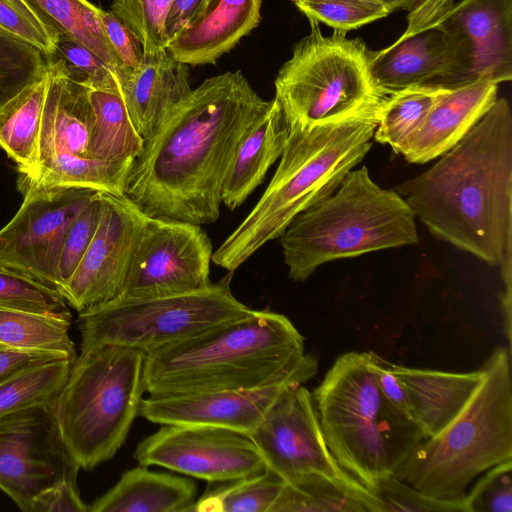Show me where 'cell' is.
<instances>
[{
	"label": "cell",
	"mask_w": 512,
	"mask_h": 512,
	"mask_svg": "<svg viewBox=\"0 0 512 512\" xmlns=\"http://www.w3.org/2000/svg\"><path fill=\"white\" fill-rule=\"evenodd\" d=\"M100 216L101 198L98 191L77 215L65 235L59 261L60 293L88 249Z\"/></svg>",
	"instance_id": "cell-42"
},
{
	"label": "cell",
	"mask_w": 512,
	"mask_h": 512,
	"mask_svg": "<svg viewBox=\"0 0 512 512\" xmlns=\"http://www.w3.org/2000/svg\"><path fill=\"white\" fill-rule=\"evenodd\" d=\"M389 367L409 396L414 422L424 439L438 435L461 413L485 375L482 366L467 373Z\"/></svg>",
	"instance_id": "cell-24"
},
{
	"label": "cell",
	"mask_w": 512,
	"mask_h": 512,
	"mask_svg": "<svg viewBox=\"0 0 512 512\" xmlns=\"http://www.w3.org/2000/svg\"><path fill=\"white\" fill-rule=\"evenodd\" d=\"M374 494L382 512H469L463 499H440L429 496L392 475L383 480Z\"/></svg>",
	"instance_id": "cell-41"
},
{
	"label": "cell",
	"mask_w": 512,
	"mask_h": 512,
	"mask_svg": "<svg viewBox=\"0 0 512 512\" xmlns=\"http://www.w3.org/2000/svg\"><path fill=\"white\" fill-rule=\"evenodd\" d=\"M100 19L105 36L121 63L120 73L138 68L143 48L137 36L111 11L102 10Z\"/></svg>",
	"instance_id": "cell-44"
},
{
	"label": "cell",
	"mask_w": 512,
	"mask_h": 512,
	"mask_svg": "<svg viewBox=\"0 0 512 512\" xmlns=\"http://www.w3.org/2000/svg\"><path fill=\"white\" fill-rule=\"evenodd\" d=\"M47 64L40 50L0 31V110L42 77Z\"/></svg>",
	"instance_id": "cell-35"
},
{
	"label": "cell",
	"mask_w": 512,
	"mask_h": 512,
	"mask_svg": "<svg viewBox=\"0 0 512 512\" xmlns=\"http://www.w3.org/2000/svg\"><path fill=\"white\" fill-rule=\"evenodd\" d=\"M416 216L396 191L377 185L363 166L330 196L298 214L279 237L289 277L308 279L324 263L417 244Z\"/></svg>",
	"instance_id": "cell-6"
},
{
	"label": "cell",
	"mask_w": 512,
	"mask_h": 512,
	"mask_svg": "<svg viewBox=\"0 0 512 512\" xmlns=\"http://www.w3.org/2000/svg\"><path fill=\"white\" fill-rule=\"evenodd\" d=\"M289 134L290 123L274 97L238 144L222 191V203L228 209L240 207L263 182L270 167L280 159Z\"/></svg>",
	"instance_id": "cell-25"
},
{
	"label": "cell",
	"mask_w": 512,
	"mask_h": 512,
	"mask_svg": "<svg viewBox=\"0 0 512 512\" xmlns=\"http://www.w3.org/2000/svg\"><path fill=\"white\" fill-rule=\"evenodd\" d=\"M133 457L140 465L164 467L208 483L266 469L247 434L205 425H161L136 446Z\"/></svg>",
	"instance_id": "cell-15"
},
{
	"label": "cell",
	"mask_w": 512,
	"mask_h": 512,
	"mask_svg": "<svg viewBox=\"0 0 512 512\" xmlns=\"http://www.w3.org/2000/svg\"><path fill=\"white\" fill-rule=\"evenodd\" d=\"M0 347H4V346H0Z\"/></svg>",
	"instance_id": "cell-50"
},
{
	"label": "cell",
	"mask_w": 512,
	"mask_h": 512,
	"mask_svg": "<svg viewBox=\"0 0 512 512\" xmlns=\"http://www.w3.org/2000/svg\"><path fill=\"white\" fill-rule=\"evenodd\" d=\"M270 104L241 71L206 79L144 140L125 195L149 217L214 223L238 144Z\"/></svg>",
	"instance_id": "cell-1"
},
{
	"label": "cell",
	"mask_w": 512,
	"mask_h": 512,
	"mask_svg": "<svg viewBox=\"0 0 512 512\" xmlns=\"http://www.w3.org/2000/svg\"><path fill=\"white\" fill-rule=\"evenodd\" d=\"M67 302L55 289L12 270L0 268V306L35 313L66 314Z\"/></svg>",
	"instance_id": "cell-39"
},
{
	"label": "cell",
	"mask_w": 512,
	"mask_h": 512,
	"mask_svg": "<svg viewBox=\"0 0 512 512\" xmlns=\"http://www.w3.org/2000/svg\"><path fill=\"white\" fill-rule=\"evenodd\" d=\"M145 353L120 345L81 351L50 403L62 440L80 466L110 460L125 442L145 392Z\"/></svg>",
	"instance_id": "cell-8"
},
{
	"label": "cell",
	"mask_w": 512,
	"mask_h": 512,
	"mask_svg": "<svg viewBox=\"0 0 512 512\" xmlns=\"http://www.w3.org/2000/svg\"><path fill=\"white\" fill-rule=\"evenodd\" d=\"M196 496L193 480L139 464L125 471L89 512H192Z\"/></svg>",
	"instance_id": "cell-26"
},
{
	"label": "cell",
	"mask_w": 512,
	"mask_h": 512,
	"mask_svg": "<svg viewBox=\"0 0 512 512\" xmlns=\"http://www.w3.org/2000/svg\"><path fill=\"white\" fill-rule=\"evenodd\" d=\"M396 191L437 238L499 265L512 255V111L505 98Z\"/></svg>",
	"instance_id": "cell-2"
},
{
	"label": "cell",
	"mask_w": 512,
	"mask_h": 512,
	"mask_svg": "<svg viewBox=\"0 0 512 512\" xmlns=\"http://www.w3.org/2000/svg\"><path fill=\"white\" fill-rule=\"evenodd\" d=\"M48 86L47 69L0 110V146L18 165L20 176L36 165L37 141Z\"/></svg>",
	"instance_id": "cell-28"
},
{
	"label": "cell",
	"mask_w": 512,
	"mask_h": 512,
	"mask_svg": "<svg viewBox=\"0 0 512 512\" xmlns=\"http://www.w3.org/2000/svg\"><path fill=\"white\" fill-rule=\"evenodd\" d=\"M62 358L72 357L46 350L0 347V384L28 369Z\"/></svg>",
	"instance_id": "cell-46"
},
{
	"label": "cell",
	"mask_w": 512,
	"mask_h": 512,
	"mask_svg": "<svg viewBox=\"0 0 512 512\" xmlns=\"http://www.w3.org/2000/svg\"><path fill=\"white\" fill-rule=\"evenodd\" d=\"M48 86L37 141L36 165L20 176L18 187H85L125 194L134 159L118 162L92 157L94 114L88 88L48 61Z\"/></svg>",
	"instance_id": "cell-11"
},
{
	"label": "cell",
	"mask_w": 512,
	"mask_h": 512,
	"mask_svg": "<svg viewBox=\"0 0 512 512\" xmlns=\"http://www.w3.org/2000/svg\"><path fill=\"white\" fill-rule=\"evenodd\" d=\"M455 0H423L408 12V25L392 45L370 52V75L382 97L404 88L437 83L460 64V44L444 24Z\"/></svg>",
	"instance_id": "cell-17"
},
{
	"label": "cell",
	"mask_w": 512,
	"mask_h": 512,
	"mask_svg": "<svg viewBox=\"0 0 512 512\" xmlns=\"http://www.w3.org/2000/svg\"><path fill=\"white\" fill-rule=\"evenodd\" d=\"M71 314H45L0 306V346L53 351L75 358Z\"/></svg>",
	"instance_id": "cell-32"
},
{
	"label": "cell",
	"mask_w": 512,
	"mask_h": 512,
	"mask_svg": "<svg viewBox=\"0 0 512 512\" xmlns=\"http://www.w3.org/2000/svg\"><path fill=\"white\" fill-rule=\"evenodd\" d=\"M448 88L426 83L384 96L376 111L374 139L397 154L417 132L438 98Z\"/></svg>",
	"instance_id": "cell-30"
},
{
	"label": "cell",
	"mask_w": 512,
	"mask_h": 512,
	"mask_svg": "<svg viewBox=\"0 0 512 512\" xmlns=\"http://www.w3.org/2000/svg\"><path fill=\"white\" fill-rule=\"evenodd\" d=\"M481 475L465 495L469 512H512V459Z\"/></svg>",
	"instance_id": "cell-43"
},
{
	"label": "cell",
	"mask_w": 512,
	"mask_h": 512,
	"mask_svg": "<svg viewBox=\"0 0 512 512\" xmlns=\"http://www.w3.org/2000/svg\"><path fill=\"white\" fill-rule=\"evenodd\" d=\"M100 198L97 230L61 291L78 312L121 296L145 218L125 194L100 191Z\"/></svg>",
	"instance_id": "cell-18"
},
{
	"label": "cell",
	"mask_w": 512,
	"mask_h": 512,
	"mask_svg": "<svg viewBox=\"0 0 512 512\" xmlns=\"http://www.w3.org/2000/svg\"><path fill=\"white\" fill-rule=\"evenodd\" d=\"M88 97L94 114L92 157L108 162L135 159L144 140L132 124L120 90L88 88Z\"/></svg>",
	"instance_id": "cell-29"
},
{
	"label": "cell",
	"mask_w": 512,
	"mask_h": 512,
	"mask_svg": "<svg viewBox=\"0 0 512 512\" xmlns=\"http://www.w3.org/2000/svg\"><path fill=\"white\" fill-rule=\"evenodd\" d=\"M378 105L339 121L290 125L269 185L249 214L213 251L212 262L234 272L261 247L279 238L298 214L335 192L372 147Z\"/></svg>",
	"instance_id": "cell-4"
},
{
	"label": "cell",
	"mask_w": 512,
	"mask_h": 512,
	"mask_svg": "<svg viewBox=\"0 0 512 512\" xmlns=\"http://www.w3.org/2000/svg\"><path fill=\"white\" fill-rule=\"evenodd\" d=\"M59 36L72 38L100 57L117 74L121 63L109 44L100 19L102 9L88 0H25Z\"/></svg>",
	"instance_id": "cell-31"
},
{
	"label": "cell",
	"mask_w": 512,
	"mask_h": 512,
	"mask_svg": "<svg viewBox=\"0 0 512 512\" xmlns=\"http://www.w3.org/2000/svg\"><path fill=\"white\" fill-rule=\"evenodd\" d=\"M460 44V64L436 83L446 88L478 79L497 84L512 79V0H461L444 17Z\"/></svg>",
	"instance_id": "cell-19"
},
{
	"label": "cell",
	"mask_w": 512,
	"mask_h": 512,
	"mask_svg": "<svg viewBox=\"0 0 512 512\" xmlns=\"http://www.w3.org/2000/svg\"><path fill=\"white\" fill-rule=\"evenodd\" d=\"M117 78L129 117L143 140L192 91L189 66L174 59L167 49L143 53L138 68Z\"/></svg>",
	"instance_id": "cell-22"
},
{
	"label": "cell",
	"mask_w": 512,
	"mask_h": 512,
	"mask_svg": "<svg viewBox=\"0 0 512 512\" xmlns=\"http://www.w3.org/2000/svg\"><path fill=\"white\" fill-rule=\"evenodd\" d=\"M295 6L318 23L348 32L390 14L372 0H291Z\"/></svg>",
	"instance_id": "cell-38"
},
{
	"label": "cell",
	"mask_w": 512,
	"mask_h": 512,
	"mask_svg": "<svg viewBox=\"0 0 512 512\" xmlns=\"http://www.w3.org/2000/svg\"><path fill=\"white\" fill-rule=\"evenodd\" d=\"M373 352L340 355L312 394L338 464L374 493L424 440L419 427L381 392Z\"/></svg>",
	"instance_id": "cell-5"
},
{
	"label": "cell",
	"mask_w": 512,
	"mask_h": 512,
	"mask_svg": "<svg viewBox=\"0 0 512 512\" xmlns=\"http://www.w3.org/2000/svg\"><path fill=\"white\" fill-rule=\"evenodd\" d=\"M308 20L310 33L294 44L275 78L274 97L290 125L339 121L378 104L383 97L371 79L365 42L338 29L324 36L319 23Z\"/></svg>",
	"instance_id": "cell-9"
},
{
	"label": "cell",
	"mask_w": 512,
	"mask_h": 512,
	"mask_svg": "<svg viewBox=\"0 0 512 512\" xmlns=\"http://www.w3.org/2000/svg\"><path fill=\"white\" fill-rule=\"evenodd\" d=\"M308 380L296 375L248 389L149 394L142 400L139 414L160 425L214 426L249 435L288 386Z\"/></svg>",
	"instance_id": "cell-20"
},
{
	"label": "cell",
	"mask_w": 512,
	"mask_h": 512,
	"mask_svg": "<svg viewBox=\"0 0 512 512\" xmlns=\"http://www.w3.org/2000/svg\"><path fill=\"white\" fill-rule=\"evenodd\" d=\"M74 359L49 361L1 383L0 416L50 404L65 383Z\"/></svg>",
	"instance_id": "cell-34"
},
{
	"label": "cell",
	"mask_w": 512,
	"mask_h": 512,
	"mask_svg": "<svg viewBox=\"0 0 512 512\" xmlns=\"http://www.w3.org/2000/svg\"><path fill=\"white\" fill-rule=\"evenodd\" d=\"M285 485L275 472L264 471L241 478L209 483L192 512H270Z\"/></svg>",
	"instance_id": "cell-33"
},
{
	"label": "cell",
	"mask_w": 512,
	"mask_h": 512,
	"mask_svg": "<svg viewBox=\"0 0 512 512\" xmlns=\"http://www.w3.org/2000/svg\"><path fill=\"white\" fill-rule=\"evenodd\" d=\"M0 31L37 48L47 58L59 37L25 0H0Z\"/></svg>",
	"instance_id": "cell-40"
},
{
	"label": "cell",
	"mask_w": 512,
	"mask_h": 512,
	"mask_svg": "<svg viewBox=\"0 0 512 512\" xmlns=\"http://www.w3.org/2000/svg\"><path fill=\"white\" fill-rule=\"evenodd\" d=\"M270 512H382V507L360 482L310 473L285 481Z\"/></svg>",
	"instance_id": "cell-27"
},
{
	"label": "cell",
	"mask_w": 512,
	"mask_h": 512,
	"mask_svg": "<svg viewBox=\"0 0 512 512\" xmlns=\"http://www.w3.org/2000/svg\"><path fill=\"white\" fill-rule=\"evenodd\" d=\"M461 413L438 435L421 441L395 476L435 498L463 499L489 468L512 459L511 351L497 347Z\"/></svg>",
	"instance_id": "cell-7"
},
{
	"label": "cell",
	"mask_w": 512,
	"mask_h": 512,
	"mask_svg": "<svg viewBox=\"0 0 512 512\" xmlns=\"http://www.w3.org/2000/svg\"><path fill=\"white\" fill-rule=\"evenodd\" d=\"M202 0H173L165 28L167 45L186 25Z\"/></svg>",
	"instance_id": "cell-48"
},
{
	"label": "cell",
	"mask_w": 512,
	"mask_h": 512,
	"mask_svg": "<svg viewBox=\"0 0 512 512\" xmlns=\"http://www.w3.org/2000/svg\"><path fill=\"white\" fill-rule=\"evenodd\" d=\"M19 190L24 196L22 205L0 229V268L60 293L59 261L65 235L98 190L71 186H24Z\"/></svg>",
	"instance_id": "cell-12"
},
{
	"label": "cell",
	"mask_w": 512,
	"mask_h": 512,
	"mask_svg": "<svg viewBox=\"0 0 512 512\" xmlns=\"http://www.w3.org/2000/svg\"><path fill=\"white\" fill-rule=\"evenodd\" d=\"M498 84L489 79L448 88L435 102L402 155L426 163L456 145L497 99Z\"/></svg>",
	"instance_id": "cell-23"
},
{
	"label": "cell",
	"mask_w": 512,
	"mask_h": 512,
	"mask_svg": "<svg viewBox=\"0 0 512 512\" xmlns=\"http://www.w3.org/2000/svg\"><path fill=\"white\" fill-rule=\"evenodd\" d=\"M212 243L201 225L145 215L120 297L150 298L208 287Z\"/></svg>",
	"instance_id": "cell-13"
},
{
	"label": "cell",
	"mask_w": 512,
	"mask_h": 512,
	"mask_svg": "<svg viewBox=\"0 0 512 512\" xmlns=\"http://www.w3.org/2000/svg\"><path fill=\"white\" fill-rule=\"evenodd\" d=\"M375 372L378 386L386 399L414 422L409 396L403 385L391 371L389 364H386L378 357Z\"/></svg>",
	"instance_id": "cell-47"
},
{
	"label": "cell",
	"mask_w": 512,
	"mask_h": 512,
	"mask_svg": "<svg viewBox=\"0 0 512 512\" xmlns=\"http://www.w3.org/2000/svg\"><path fill=\"white\" fill-rule=\"evenodd\" d=\"M248 436L266 468L284 481L316 473L359 482L329 450L312 394L302 384L288 386Z\"/></svg>",
	"instance_id": "cell-16"
},
{
	"label": "cell",
	"mask_w": 512,
	"mask_h": 512,
	"mask_svg": "<svg viewBox=\"0 0 512 512\" xmlns=\"http://www.w3.org/2000/svg\"><path fill=\"white\" fill-rule=\"evenodd\" d=\"M80 466L67 450L50 404L0 416V489L24 512Z\"/></svg>",
	"instance_id": "cell-14"
},
{
	"label": "cell",
	"mask_w": 512,
	"mask_h": 512,
	"mask_svg": "<svg viewBox=\"0 0 512 512\" xmlns=\"http://www.w3.org/2000/svg\"><path fill=\"white\" fill-rule=\"evenodd\" d=\"M318 363L283 314L253 310L242 319L145 355L143 387L150 395L248 389L290 376L309 379Z\"/></svg>",
	"instance_id": "cell-3"
},
{
	"label": "cell",
	"mask_w": 512,
	"mask_h": 512,
	"mask_svg": "<svg viewBox=\"0 0 512 512\" xmlns=\"http://www.w3.org/2000/svg\"><path fill=\"white\" fill-rule=\"evenodd\" d=\"M47 60L59 63L68 78L87 88L119 89L116 72L72 38L59 36L55 50Z\"/></svg>",
	"instance_id": "cell-37"
},
{
	"label": "cell",
	"mask_w": 512,
	"mask_h": 512,
	"mask_svg": "<svg viewBox=\"0 0 512 512\" xmlns=\"http://www.w3.org/2000/svg\"><path fill=\"white\" fill-rule=\"evenodd\" d=\"M382 4L390 13L398 10L411 11L423 0H372Z\"/></svg>",
	"instance_id": "cell-49"
},
{
	"label": "cell",
	"mask_w": 512,
	"mask_h": 512,
	"mask_svg": "<svg viewBox=\"0 0 512 512\" xmlns=\"http://www.w3.org/2000/svg\"><path fill=\"white\" fill-rule=\"evenodd\" d=\"M262 0H202L167 45L188 66L215 64L261 21Z\"/></svg>",
	"instance_id": "cell-21"
},
{
	"label": "cell",
	"mask_w": 512,
	"mask_h": 512,
	"mask_svg": "<svg viewBox=\"0 0 512 512\" xmlns=\"http://www.w3.org/2000/svg\"><path fill=\"white\" fill-rule=\"evenodd\" d=\"M76 481L77 477L66 478L42 492L34 500L31 512H88Z\"/></svg>",
	"instance_id": "cell-45"
},
{
	"label": "cell",
	"mask_w": 512,
	"mask_h": 512,
	"mask_svg": "<svg viewBox=\"0 0 512 512\" xmlns=\"http://www.w3.org/2000/svg\"><path fill=\"white\" fill-rule=\"evenodd\" d=\"M173 0H113L110 10L139 39L143 53L167 49L166 21Z\"/></svg>",
	"instance_id": "cell-36"
},
{
	"label": "cell",
	"mask_w": 512,
	"mask_h": 512,
	"mask_svg": "<svg viewBox=\"0 0 512 512\" xmlns=\"http://www.w3.org/2000/svg\"><path fill=\"white\" fill-rule=\"evenodd\" d=\"M229 272L201 290L150 297H118L78 312L81 351L120 345L145 354L250 315L232 293Z\"/></svg>",
	"instance_id": "cell-10"
}]
</instances>
